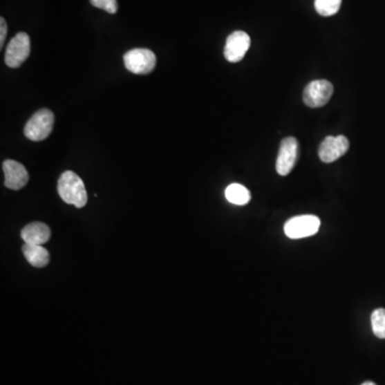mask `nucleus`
<instances>
[{
  "mask_svg": "<svg viewBox=\"0 0 385 385\" xmlns=\"http://www.w3.org/2000/svg\"><path fill=\"white\" fill-rule=\"evenodd\" d=\"M371 328L375 335L385 339V310L378 308L371 314Z\"/></svg>",
  "mask_w": 385,
  "mask_h": 385,
  "instance_id": "15",
  "label": "nucleus"
},
{
  "mask_svg": "<svg viewBox=\"0 0 385 385\" xmlns=\"http://www.w3.org/2000/svg\"><path fill=\"white\" fill-rule=\"evenodd\" d=\"M341 0H314V8L321 17H332L339 11Z\"/></svg>",
  "mask_w": 385,
  "mask_h": 385,
  "instance_id": "14",
  "label": "nucleus"
},
{
  "mask_svg": "<svg viewBox=\"0 0 385 385\" xmlns=\"http://www.w3.org/2000/svg\"><path fill=\"white\" fill-rule=\"evenodd\" d=\"M361 385H377V384L376 383L370 382V381H368V382L363 383V384Z\"/></svg>",
  "mask_w": 385,
  "mask_h": 385,
  "instance_id": "18",
  "label": "nucleus"
},
{
  "mask_svg": "<svg viewBox=\"0 0 385 385\" xmlns=\"http://www.w3.org/2000/svg\"><path fill=\"white\" fill-rule=\"evenodd\" d=\"M349 150V140L344 135L328 136L319 147L320 160L324 163H333L345 156Z\"/></svg>",
  "mask_w": 385,
  "mask_h": 385,
  "instance_id": "8",
  "label": "nucleus"
},
{
  "mask_svg": "<svg viewBox=\"0 0 385 385\" xmlns=\"http://www.w3.org/2000/svg\"><path fill=\"white\" fill-rule=\"evenodd\" d=\"M320 228V220L314 215H300L287 220L285 234L290 239H302L314 236Z\"/></svg>",
  "mask_w": 385,
  "mask_h": 385,
  "instance_id": "4",
  "label": "nucleus"
},
{
  "mask_svg": "<svg viewBox=\"0 0 385 385\" xmlns=\"http://www.w3.org/2000/svg\"><path fill=\"white\" fill-rule=\"evenodd\" d=\"M7 23H6L5 19L1 17V19H0V48H3V46L6 37H7Z\"/></svg>",
  "mask_w": 385,
  "mask_h": 385,
  "instance_id": "17",
  "label": "nucleus"
},
{
  "mask_svg": "<svg viewBox=\"0 0 385 385\" xmlns=\"http://www.w3.org/2000/svg\"><path fill=\"white\" fill-rule=\"evenodd\" d=\"M333 85L326 79H318L308 84L303 93V101L308 106L317 109L328 104L333 95Z\"/></svg>",
  "mask_w": 385,
  "mask_h": 385,
  "instance_id": "6",
  "label": "nucleus"
},
{
  "mask_svg": "<svg viewBox=\"0 0 385 385\" xmlns=\"http://www.w3.org/2000/svg\"><path fill=\"white\" fill-rule=\"evenodd\" d=\"M55 117L50 109H40L25 126L24 133L28 140L41 142L48 138L54 128Z\"/></svg>",
  "mask_w": 385,
  "mask_h": 385,
  "instance_id": "2",
  "label": "nucleus"
},
{
  "mask_svg": "<svg viewBox=\"0 0 385 385\" xmlns=\"http://www.w3.org/2000/svg\"><path fill=\"white\" fill-rule=\"evenodd\" d=\"M123 62L129 71L144 75L153 71L156 68V57L152 50L146 48H134L129 50L123 56Z\"/></svg>",
  "mask_w": 385,
  "mask_h": 385,
  "instance_id": "3",
  "label": "nucleus"
},
{
  "mask_svg": "<svg viewBox=\"0 0 385 385\" xmlns=\"http://www.w3.org/2000/svg\"><path fill=\"white\" fill-rule=\"evenodd\" d=\"M251 46V38L244 31H234L230 35L225 45V58L229 62H239L243 59Z\"/></svg>",
  "mask_w": 385,
  "mask_h": 385,
  "instance_id": "9",
  "label": "nucleus"
},
{
  "mask_svg": "<svg viewBox=\"0 0 385 385\" xmlns=\"http://www.w3.org/2000/svg\"><path fill=\"white\" fill-rule=\"evenodd\" d=\"M299 142L294 138L281 140L279 156L276 160V171L279 175L287 176L291 173L298 160Z\"/></svg>",
  "mask_w": 385,
  "mask_h": 385,
  "instance_id": "7",
  "label": "nucleus"
},
{
  "mask_svg": "<svg viewBox=\"0 0 385 385\" xmlns=\"http://www.w3.org/2000/svg\"><path fill=\"white\" fill-rule=\"evenodd\" d=\"M21 236L26 244L42 245L50 240V229L43 223H30L21 229Z\"/></svg>",
  "mask_w": 385,
  "mask_h": 385,
  "instance_id": "11",
  "label": "nucleus"
},
{
  "mask_svg": "<svg viewBox=\"0 0 385 385\" xmlns=\"http://www.w3.org/2000/svg\"><path fill=\"white\" fill-rule=\"evenodd\" d=\"M5 185L8 189L19 191L28 183L29 175L26 168L19 162L7 160L3 164Z\"/></svg>",
  "mask_w": 385,
  "mask_h": 385,
  "instance_id": "10",
  "label": "nucleus"
},
{
  "mask_svg": "<svg viewBox=\"0 0 385 385\" xmlns=\"http://www.w3.org/2000/svg\"><path fill=\"white\" fill-rule=\"evenodd\" d=\"M30 55V38L26 32H19L10 41L6 50L5 62L10 68H19Z\"/></svg>",
  "mask_w": 385,
  "mask_h": 385,
  "instance_id": "5",
  "label": "nucleus"
},
{
  "mask_svg": "<svg viewBox=\"0 0 385 385\" xmlns=\"http://www.w3.org/2000/svg\"><path fill=\"white\" fill-rule=\"evenodd\" d=\"M23 253L27 261L35 267H44L50 263V254L41 245L26 244L23 246Z\"/></svg>",
  "mask_w": 385,
  "mask_h": 385,
  "instance_id": "12",
  "label": "nucleus"
},
{
  "mask_svg": "<svg viewBox=\"0 0 385 385\" xmlns=\"http://www.w3.org/2000/svg\"><path fill=\"white\" fill-rule=\"evenodd\" d=\"M226 198L229 203L236 205V206H244L248 201L251 200V193L243 185L234 183L225 191Z\"/></svg>",
  "mask_w": 385,
  "mask_h": 385,
  "instance_id": "13",
  "label": "nucleus"
},
{
  "mask_svg": "<svg viewBox=\"0 0 385 385\" xmlns=\"http://www.w3.org/2000/svg\"><path fill=\"white\" fill-rule=\"evenodd\" d=\"M58 193L64 203L76 208H84L88 200L87 191L83 180L73 171H64L58 181Z\"/></svg>",
  "mask_w": 385,
  "mask_h": 385,
  "instance_id": "1",
  "label": "nucleus"
},
{
  "mask_svg": "<svg viewBox=\"0 0 385 385\" xmlns=\"http://www.w3.org/2000/svg\"><path fill=\"white\" fill-rule=\"evenodd\" d=\"M93 7L104 10L111 15H115L118 11V3L117 0H90Z\"/></svg>",
  "mask_w": 385,
  "mask_h": 385,
  "instance_id": "16",
  "label": "nucleus"
}]
</instances>
